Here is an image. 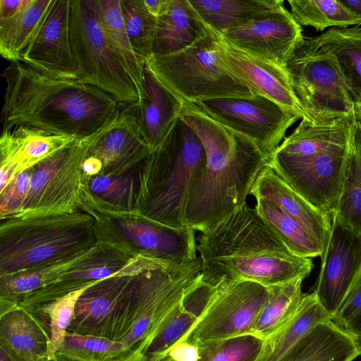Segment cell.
Listing matches in <instances>:
<instances>
[{"instance_id":"d590c367","label":"cell","mask_w":361,"mask_h":361,"mask_svg":"<svg viewBox=\"0 0 361 361\" xmlns=\"http://www.w3.org/2000/svg\"><path fill=\"white\" fill-rule=\"evenodd\" d=\"M256 201L258 214L293 255L311 259L322 255L324 247L299 221L270 200Z\"/></svg>"},{"instance_id":"5bb4252c","label":"cell","mask_w":361,"mask_h":361,"mask_svg":"<svg viewBox=\"0 0 361 361\" xmlns=\"http://www.w3.org/2000/svg\"><path fill=\"white\" fill-rule=\"evenodd\" d=\"M200 258L181 266L160 267L141 274L138 303L130 334L121 341L127 350L146 348L157 330L201 275Z\"/></svg>"},{"instance_id":"603a6c76","label":"cell","mask_w":361,"mask_h":361,"mask_svg":"<svg viewBox=\"0 0 361 361\" xmlns=\"http://www.w3.org/2000/svg\"><path fill=\"white\" fill-rule=\"evenodd\" d=\"M202 276L185 290L178 305L162 322L143 353L150 361H164L171 348L181 340L201 319L216 290Z\"/></svg>"},{"instance_id":"5b68a950","label":"cell","mask_w":361,"mask_h":361,"mask_svg":"<svg viewBox=\"0 0 361 361\" xmlns=\"http://www.w3.org/2000/svg\"><path fill=\"white\" fill-rule=\"evenodd\" d=\"M97 243L94 219L82 210L1 220L0 278L82 252Z\"/></svg>"},{"instance_id":"f6af8a7d","label":"cell","mask_w":361,"mask_h":361,"mask_svg":"<svg viewBox=\"0 0 361 361\" xmlns=\"http://www.w3.org/2000/svg\"><path fill=\"white\" fill-rule=\"evenodd\" d=\"M360 312L361 279L354 286L333 321L343 329Z\"/></svg>"},{"instance_id":"7c38bea8","label":"cell","mask_w":361,"mask_h":361,"mask_svg":"<svg viewBox=\"0 0 361 361\" xmlns=\"http://www.w3.org/2000/svg\"><path fill=\"white\" fill-rule=\"evenodd\" d=\"M185 104L251 140L267 162L289 127L301 118L295 112L256 94L251 97L218 98Z\"/></svg>"},{"instance_id":"cb8c5ba5","label":"cell","mask_w":361,"mask_h":361,"mask_svg":"<svg viewBox=\"0 0 361 361\" xmlns=\"http://www.w3.org/2000/svg\"><path fill=\"white\" fill-rule=\"evenodd\" d=\"M250 195L264 197L277 204L303 224L325 248L331 228V216L312 205L269 165L258 174Z\"/></svg>"},{"instance_id":"e0dca14e","label":"cell","mask_w":361,"mask_h":361,"mask_svg":"<svg viewBox=\"0 0 361 361\" xmlns=\"http://www.w3.org/2000/svg\"><path fill=\"white\" fill-rule=\"evenodd\" d=\"M160 267L154 260L133 257L116 244L97 240L94 251L57 281L25 295L20 306L49 301L114 276H135Z\"/></svg>"},{"instance_id":"8d00e7d4","label":"cell","mask_w":361,"mask_h":361,"mask_svg":"<svg viewBox=\"0 0 361 361\" xmlns=\"http://www.w3.org/2000/svg\"><path fill=\"white\" fill-rule=\"evenodd\" d=\"M303 278L267 286L268 295L250 333L263 340L281 327L294 314L304 294Z\"/></svg>"},{"instance_id":"9c48e42d","label":"cell","mask_w":361,"mask_h":361,"mask_svg":"<svg viewBox=\"0 0 361 361\" xmlns=\"http://www.w3.org/2000/svg\"><path fill=\"white\" fill-rule=\"evenodd\" d=\"M82 211L94 218L97 240L116 244L133 257L167 266L197 259L195 231L189 226L170 227L129 213Z\"/></svg>"},{"instance_id":"74e56055","label":"cell","mask_w":361,"mask_h":361,"mask_svg":"<svg viewBox=\"0 0 361 361\" xmlns=\"http://www.w3.org/2000/svg\"><path fill=\"white\" fill-rule=\"evenodd\" d=\"M334 212L361 233V125L355 118L349 141L341 192Z\"/></svg>"},{"instance_id":"4dcf8cb0","label":"cell","mask_w":361,"mask_h":361,"mask_svg":"<svg viewBox=\"0 0 361 361\" xmlns=\"http://www.w3.org/2000/svg\"><path fill=\"white\" fill-rule=\"evenodd\" d=\"M309 39L335 56L355 106H361V27H333Z\"/></svg>"},{"instance_id":"6da1fadb","label":"cell","mask_w":361,"mask_h":361,"mask_svg":"<svg viewBox=\"0 0 361 361\" xmlns=\"http://www.w3.org/2000/svg\"><path fill=\"white\" fill-rule=\"evenodd\" d=\"M6 83L3 130L30 126L80 139L100 129L119 105L111 95L78 80L50 77L22 61L2 74Z\"/></svg>"},{"instance_id":"11a10c76","label":"cell","mask_w":361,"mask_h":361,"mask_svg":"<svg viewBox=\"0 0 361 361\" xmlns=\"http://www.w3.org/2000/svg\"><path fill=\"white\" fill-rule=\"evenodd\" d=\"M354 114L355 121L361 125V106H355Z\"/></svg>"},{"instance_id":"8992f818","label":"cell","mask_w":361,"mask_h":361,"mask_svg":"<svg viewBox=\"0 0 361 361\" xmlns=\"http://www.w3.org/2000/svg\"><path fill=\"white\" fill-rule=\"evenodd\" d=\"M221 35L211 30L189 47L165 56H152L145 64L182 102L226 97H251L250 90L223 63Z\"/></svg>"},{"instance_id":"8fae6325","label":"cell","mask_w":361,"mask_h":361,"mask_svg":"<svg viewBox=\"0 0 361 361\" xmlns=\"http://www.w3.org/2000/svg\"><path fill=\"white\" fill-rule=\"evenodd\" d=\"M141 274L114 276L87 288L78 298L68 332L122 341L135 317Z\"/></svg>"},{"instance_id":"277c9868","label":"cell","mask_w":361,"mask_h":361,"mask_svg":"<svg viewBox=\"0 0 361 361\" xmlns=\"http://www.w3.org/2000/svg\"><path fill=\"white\" fill-rule=\"evenodd\" d=\"M206 165L201 140L179 116L165 138L135 168L137 196L129 214L170 227L187 226L188 190Z\"/></svg>"},{"instance_id":"d4e9b609","label":"cell","mask_w":361,"mask_h":361,"mask_svg":"<svg viewBox=\"0 0 361 361\" xmlns=\"http://www.w3.org/2000/svg\"><path fill=\"white\" fill-rule=\"evenodd\" d=\"M183 102L145 64L139 102L140 132L151 151L165 138L180 114Z\"/></svg>"},{"instance_id":"9a60e30c","label":"cell","mask_w":361,"mask_h":361,"mask_svg":"<svg viewBox=\"0 0 361 361\" xmlns=\"http://www.w3.org/2000/svg\"><path fill=\"white\" fill-rule=\"evenodd\" d=\"M350 137L307 159L267 165L312 205L331 216L341 192Z\"/></svg>"},{"instance_id":"f35d334b","label":"cell","mask_w":361,"mask_h":361,"mask_svg":"<svg viewBox=\"0 0 361 361\" xmlns=\"http://www.w3.org/2000/svg\"><path fill=\"white\" fill-rule=\"evenodd\" d=\"M290 14L300 26L323 31L328 27L360 26L361 18L345 7L340 0H290Z\"/></svg>"},{"instance_id":"f5cc1de1","label":"cell","mask_w":361,"mask_h":361,"mask_svg":"<svg viewBox=\"0 0 361 361\" xmlns=\"http://www.w3.org/2000/svg\"><path fill=\"white\" fill-rule=\"evenodd\" d=\"M340 1L349 11L361 18V0H340Z\"/></svg>"},{"instance_id":"bcb514c9","label":"cell","mask_w":361,"mask_h":361,"mask_svg":"<svg viewBox=\"0 0 361 361\" xmlns=\"http://www.w3.org/2000/svg\"><path fill=\"white\" fill-rule=\"evenodd\" d=\"M168 356L172 361H197L200 357L199 348L195 344L180 341L171 348Z\"/></svg>"},{"instance_id":"d6a6232c","label":"cell","mask_w":361,"mask_h":361,"mask_svg":"<svg viewBox=\"0 0 361 361\" xmlns=\"http://www.w3.org/2000/svg\"><path fill=\"white\" fill-rule=\"evenodd\" d=\"M109 43L133 80L140 98L145 62L135 52L126 30L120 0H90Z\"/></svg>"},{"instance_id":"44dd1931","label":"cell","mask_w":361,"mask_h":361,"mask_svg":"<svg viewBox=\"0 0 361 361\" xmlns=\"http://www.w3.org/2000/svg\"><path fill=\"white\" fill-rule=\"evenodd\" d=\"M221 61L253 94L264 96L307 118L293 92L286 68L248 55L224 42L219 47Z\"/></svg>"},{"instance_id":"2e32d148","label":"cell","mask_w":361,"mask_h":361,"mask_svg":"<svg viewBox=\"0 0 361 361\" xmlns=\"http://www.w3.org/2000/svg\"><path fill=\"white\" fill-rule=\"evenodd\" d=\"M331 216V232L314 293L333 320L361 279V233L335 212Z\"/></svg>"},{"instance_id":"ffe728a7","label":"cell","mask_w":361,"mask_h":361,"mask_svg":"<svg viewBox=\"0 0 361 361\" xmlns=\"http://www.w3.org/2000/svg\"><path fill=\"white\" fill-rule=\"evenodd\" d=\"M71 0H54L22 62L50 77L78 80L69 37Z\"/></svg>"},{"instance_id":"60d3db41","label":"cell","mask_w":361,"mask_h":361,"mask_svg":"<svg viewBox=\"0 0 361 361\" xmlns=\"http://www.w3.org/2000/svg\"><path fill=\"white\" fill-rule=\"evenodd\" d=\"M126 32L135 54L145 62L153 54L157 18L144 0H120Z\"/></svg>"},{"instance_id":"816d5d0a","label":"cell","mask_w":361,"mask_h":361,"mask_svg":"<svg viewBox=\"0 0 361 361\" xmlns=\"http://www.w3.org/2000/svg\"><path fill=\"white\" fill-rule=\"evenodd\" d=\"M144 3L149 12L157 18L162 8L164 0H144Z\"/></svg>"},{"instance_id":"484cf974","label":"cell","mask_w":361,"mask_h":361,"mask_svg":"<svg viewBox=\"0 0 361 361\" xmlns=\"http://www.w3.org/2000/svg\"><path fill=\"white\" fill-rule=\"evenodd\" d=\"M210 30L189 0H164L157 17L152 56L181 51Z\"/></svg>"},{"instance_id":"836d02e7","label":"cell","mask_w":361,"mask_h":361,"mask_svg":"<svg viewBox=\"0 0 361 361\" xmlns=\"http://www.w3.org/2000/svg\"><path fill=\"white\" fill-rule=\"evenodd\" d=\"M93 247L32 269L0 278V299L20 304L23 297L57 281L71 269L90 256Z\"/></svg>"},{"instance_id":"4fadbf2b","label":"cell","mask_w":361,"mask_h":361,"mask_svg":"<svg viewBox=\"0 0 361 361\" xmlns=\"http://www.w3.org/2000/svg\"><path fill=\"white\" fill-rule=\"evenodd\" d=\"M205 312L179 341L195 345L250 333L268 295L267 286L221 279Z\"/></svg>"},{"instance_id":"b9f144b4","label":"cell","mask_w":361,"mask_h":361,"mask_svg":"<svg viewBox=\"0 0 361 361\" xmlns=\"http://www.w3.org/2000/svg\"><path fill=\"white\" fill-rule=\"evenodd\" d=\"M127 351L121 341L67 331L59 353L80 361H107Z\"/></svg>"},{"instance_id":"681fc988","label":"cell","mask_w":361,"mask_h":361,"mask_svg":"<svg viewBox=\"0 0 361 361\" xmlns=\"http://www.w3.org/2000/svg\"><path fill=\"white\" fill-rule=\"evenodd\" d=\"M0 361H25L5 343L0 341Z\"/></svg>"},{"instance_id":"4316f807","label":"cell","mask_w":361,"mask_h":361,"mask_svg":"<svg viewBox=\"0 0 361 361\" xmlns=\"http://www.w3.org/2000/svg\"><path fill=\"white\" fill-rule=\"evenodd\" d=\"M360 355L353 336L329 319L317 324L279 361H353Z\"/></svg>"},{"instance_id":"ab89813d","label":"cell","mask_w":361,"mask_h":361,"mask_svg":"<svg viewBox=\"0 0 361 361\" xmlns=\"http://www.w3.org/2000/svg\"><path fill=\"white\" fill-rule=\"evenodd\" d=\"M87 288L49 301L22 306L41 324L49 337L51 359L61 350L73 317L76 302Z\"/></svg>"},{"instance_id":"ac0fdd59","label":"cell","mask_w":361,"mask_h":361,"mask_svg":"<svg viewBox=\"0 0 361 361\" xmlns=\"http://www.w3.org/2000/svg\"><path fill=\"white\" fill-rule=\"evenodd\" d=\"M221 37L224 42L248 55L286 68L304 36L302 27L295 21L283 1L247 24L224 32Z\"/></svg>"},{"instance_id":"f907efd6","label":"cell","mask_w":361,"mask_h":361,"mask_svg":"<svg viewBox=\"0 0 361 361\" xmlns=\"http://www.w3.org/2000/svg\"><path fill=\"white\" fill-rule=\"evenodd\" d=\"M343 329L352 336H361V312L344 326Z\"/></svg>"},{"instance_id":"e575fe53","label":"cell","mask_w":361,"mask_h":361,"mask_svg":"<svg viewBox=\"0 0 361 361\" xmlns=\"http://www.w3.org/2000/svg\"><path fill=\"white\" fill-rule=\"evenodd\" d=\"M202 21L221 35L269 11L281 0H189Z\"/></svg>"},{"instance_id":"f546056e","label":"cell","mask_w":361,"mask_h":361,"mask_svg":"<svg viewBox=\"0 0 361 361\" xmlns=\"http://www.w3.org/2000/svg\"><path fill=\"white\" fill-rule=\"evenodd\" d=\"M331 319L315 293L304 294L294 314L276 331L265 338L255 361H279L282 356L317 324Z\"/></svg>"},{"instance_id":"52a82bcc","label":"cell","mask_w":361,"mask_h":361,"mask_svg":"<svg viewBox=\"0 0 361 361\" xmlns=\"http://www.w3.org/2000/svg\"><path fill=\"white\" fill-rule=\"evenodd\" d=\"M117 110L97 132L76 139L31 168L26 197L13 218L59 216L80 210L82 163L90 147L114 123Z\"/></svg>"},{"instance_id":"f1b7e54d","label":"cell","mask_w":361,"mask_h":361,"mask_svg":"<svg viewBox=\"0 0 361 361\" xmlns=\"http://www.w3.org/2000/svg\"><path fill=\"white\" fill-rule=\"evenodd\" d=\"M0 341L25 361L51 359L49 337L35 317L20 305L0 316Z\"/></svg>"},{"instance_id":"9f6ffc18","label":"cell","mask_w":361,"mask_h":361,"mask_svg":"<svg viewBox=\"0 0 361 361\" xmlns=\"http://www.w3.org/2000/svg\"><path fill=\"white\" fill-rule=\"evenodd\" d=\"M354 338V340L358 347V348L361 351V336H353Z\"/></svg>"},{"instance_id":"db71d44e","label":"cell","mask_w":361,"mask_h":361,"mask_svg":"<svg viewBox=\"0 0 361 361\" xmlns=\"http://www.w3.org/2000/svg\"><path fill=\"white\" fill-rule=\"evenodd\" d=\"M48 361H80L73 358H71L68 356L65 355L63 353H61L59 352L56 353L55 356L49 360Z\"/></svg>"},{"instance_id":"c3c4849f","label":"cell","mask_w":361,"mask_h":361,"mask_svg":"<svg viewBox=\"0 0 361 361\" xmlns=\"http://www.w3.org/2000/svg\"><path fill=\"white\" fill-rule=\"evenodd\" d=\"M107 361H150L140 349L128 350L124 354ZM164 361H172L168 356Z\"/></svg>"},{"instance_id":"3957f363","label":"cell","mask_w":361,"mask_h":361,"mask_svg":"<svg viewBox=\"0 0 361 361\" xmlns=\"http://www.w3.org/2000/svg\"><path fill=\"white\" fill-rule=\"evenodd\" d=\"M202 279L245 280L269 286L309 276L311 258L293 255L247 203L197 236Z\"/></svg>"},{"instance_id":"7bdbcfd3","label":"cell","mask_w":361,"mask_h":361,"mask_svg":"<svg viewBox=\"0 0 361 361\" xmlns=\"http://www.w3.org/2000/svg\"><path fill=\"white\" fill-rule=\"evenodd\" d=\"M264 340L251 334L197 345V361H255Z\"/></svg>"},{"instance_id":"7dc6e473","label":"cell","mask_w":361,"mask_h":361,"mask_svg":"<svg viewBox=\"0 0 361 361\" xmlns=\"http://www.w3.org/2000/svg\"><path fill=\"white\" fill-rule=\"evenodd\" d=\"M29 0H0V20L10 18L27 4Z\"/></svg>"},{"instance_id":"7a4b0ae2","label":"cell","mask_w":361,"mask_h":361,"mask_svg":"<svg viewBox=\"0 0 361 361\" xmlns=\"http://www.w3.org/2000/svg\"><path fill=\"white\" fill-rule=\"evenodd\" d=\"M180 117L197 133L206 151L207 165L189 188L184 214L187 226L204 233L246 203L267 159L251 140L185 103Z\"/></svg>"},{"instance_id":"7402d4cb","label":"cell","mask_w":361,"mask_h":361,"mask_svg":"<svg viewBox=\"0 0 361 361\" xmlns=\"http://www.w3.org/2000/svg\"><path fill=\"white\" fill-rule=\"evenodd\" d=\"M76 138L53 135L30 126L2 130L0 140V188L15 177L66 147Z\"/></svg>"},{"instance_id":"ee69618b","label":"cell","mask_w":361,"mask_h":361,"mask_svg":"<svg viewBox=\"0 0 361 361\" xmlns=\"http://www.w3.org/2000/svg\"><path fill=\"white\" fill-rule=\"evenodd\" d=\"M31 169L18 174L0 190V219L13 218L21 209L28 191Z\"/></svg>"},{"instance_id":"30bf717a","label":"cell","mask_w":361,"mask_h":361,"mask_svg":"<svg viewBox=\"0 0 361 361\" xmlns=\"http://www.w3.org/2000/svg\"><path fill=\"white\" fill-rule=\"evenodd\" d=\"M295 95L308 119L344 116L355 103L335 56L304 37L286 64Z\"/></svg>"},{"instance_id":"d6986e66","label":"cell","mask_w":361,"mask_h":361,"mask_svg":"<svg viewBox=\"0 0 361 361\" xmlns=\"http://www.w3.org/2000/svg\"><path fill=\"white\" fill-rule=\"evenodd\" d=\"M150 152L140 132L139 104L119 103L114 123L90 147L87 157L99 165V175L111 176L131 171Z\"/></svg>"},{"instance_id":"1f68e13d","label":"cell","mask_w":361,"mask_h":361,"mask_svg":"<svg viewBox=\"0 0 361 361\" xmlns=\"http://www.w3.org/2000/svg\"><path fill=\"white\" fill-rule=\"evenodd\" d=\"M54 0H29L16 16L0 20V54L11 62L22 61L35 39Z\"/></svg>"},{"instance_id":"ba28073f","label":"cell","mask_w":361,"mask_h":361,"mask_svg":"<svg viewBox=\"0 0 361 361\" xmlns=\"http://www.w3.org/2000/svg\"><path fill=\"white\" fill-rule=\"evenodd\" d=\"M69 37L79 81L120 103L139 104L135 84L106 38L90 0H71Z\"/></svg>"},{"instance_id":"83f0119b","label":"cell","mask_w":361,"mask_h":361,"mask_svg":"<svg viewBox=\"0 0 361 361\" xmlns=\"http://www.w3.org/2000/svg\"><path fill=\"white\" fill-rule=\"evenodd\" d=\"M135 169L119 176L82 174L80 210L91 209L101 212L131 213L137 196Z\"/></svg>"}]
</instances>
